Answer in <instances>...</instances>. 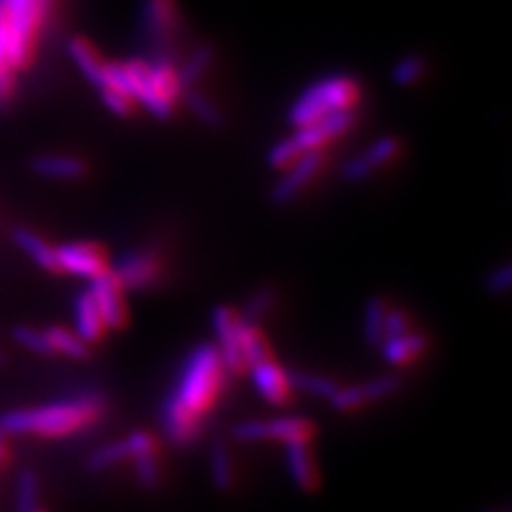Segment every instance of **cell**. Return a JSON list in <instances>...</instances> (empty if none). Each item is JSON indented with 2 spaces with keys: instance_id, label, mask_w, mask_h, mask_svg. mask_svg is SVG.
Here are the masks:
<instances>
[{
  "instance_id": "9a60e30c",
  "label": "cell",
  "mask_w": 512,
  "mask_h": 512,
  "mask_svg": "<svg viewBox=\"0 0 512 512\" xmlns=\"http://www.w3.org/2000/svg\"><path fill=\"white\" fill-rule=\"evenodd\" d=\"M88 291L103 316L107 331H118L128 323L126 291L111 271H105L103 276L88 282Z\"/></svg>"
},
{
  "instance_id": "4fadbf2b",
  "label": "cell",
  "mask_w": 512,
  "mask_h": 512,
  "mask_svg": "<svg viewBox=\"0 0 512 512\" xmlns=\"http://www.w3.org/2000/svg\"><path fill=\"white\" fill-rule=\"evenodd\" d=\"M355 122H357L355 111H338V114H331L308 126L295 128L293 139L297 141V146L303 154L314 152V150H325L329 143L346 137L352 128H355Z\"/></svg>"
},
{
  "instance_id": "e0dca14e",
  "label": "cell",
  "mask_w": 512,
  "mask_h": 512,
  "mask_svg": "<svg viewBox=\"0 0 512 512\" xmlns=\"http://www.w3.org/2000/svg\"><path fill=\"white\" fill-rule=\"evenodd\" d=\"M284 466H286L288 478H291L299 489L310 491L318 485L320 472H318L316 455L312 451L310 442L286 444L284 446Z\"/></svg>"
},
{
  "instance_id": "836d02e7",
  "label": "cell",
  "mask_w": 512,
  "mask_h": 512,
  "mask_svg": "<svg viewBox=\"0 0 512 512\" xmlns=\"http://www.w3.org/2000/svg\"><path fill=\"white\" fill-rule=\"evenodd\" d=\"M13 340L18 342L22 348L35 352V355H41V357L54 355L50 342H47L45 329H35V327L20 325V327L13 329Z\"/></svg>"
},
{
  "instance_id": "5b68a950",
  "label": "cell",
  "mask_w": 512,
  "mask_h": 512,
  "mask_svg": "<svg viewBox=\"0 0 512 512\" xmlns=\"http://www.w3.org/2000/svg\"><path fill=\"white\" fill-rule=\"evenodd\" d=\"M314 423L306 416L282 414L269 416V419H252L235 425L233 436L239 442H278L282 446L293 442H312L314 438Z\"/></svg>"
},
{
  "instance_id": "ba28073f",
  "label": "cell",
  "mask_w": 512,
  "mask_h": 512,
  "mask_svg": "<svg viewBox=\"0 0 512 512\" xmlns=\"http://www.w3.org/2000/svg\"><path fill=\"white\" fill-rule=\"evenodd\" d=\"M325 160H327L325 150H314L299 156L295 163L282 169L280 178L276 180L274 188H271V195H269L271 203L288 205L295 199H299L303 195V190H306L318 178V173L323 171Z\"/></svg>"
},
{
  "instance_id": "d4e9b609",
  "label": "cell",
  "mask_w": 512,
  "mask_h": 512,
  "mask_svg": "<svg viewBox=\"0 0 512 512\" xmlns=\"http://www.w3.org/2000/svg\"><path fill=\"white\" fill-rule=\"evenodd\" d=\"M402 152H404V146L402 141H399V137L382 135L376 141H372L370 146L361 152V156L365 158V163L374 169V173H378L382 169L391 167L395 160L402 156Z\"/></svg>"
},
{
  "instance_id": "ffe728a7",
  "label": "cell",
  "mask_w": 512,
  "mask_h": 512,
  "mask_svg": "<svg viewBox=\"0 0 512 512\" xmlns=\"http://www.w3.org/2000/svg\"><path fill=\"white\" fill-rule=\"evenodd\" d=\"M73 331L88 346L101 342L103 335L107 333L103 316H101L99 308H96V303H94L88 288L82 293H77L73 299Z\"/></svg>"
},
{
  "instance_id": "4dcf8cb0",
  "label": "cell",
  "mask_w": 512,
  "mask_h": 512,
  "mask_svg": "<svg viewBox=\"0 0 512 512\" xmlns=\"http://www.w3.org/2000/svg\"><path fill=\"white\" fill-rule=\"evenodd\" d=\"M15 508L18 512H32L39 508V476L35 470H22L15 487Z\"/></svg>"
},
{
  "instance_id": "484cf974",
  "label": "cell",
  "mask_w": 512,
  "mask_h": 512,
  "mask_svg": "<svg viewBox=\"0 0 512 512\" xmlns=\"http://www.w3.org/2000/svg\"><path fill=\"white\" fill-rule=\"evenodd\" d=\"M244 318V316H242ZM239 348H242L246 370L261 359L271 357V348L269 342L259 329V323H252V320H242V329H239Z\"/></svg>"
},
{
  "instance_id": "2e32d148",
  "label": "cell",
  "mask_w": 512,
  "mask_h": 512,
  "mask_svg": "<svg viewBox=\"0 0 512 512\" xmlns=\"http://www.w3.org/2000/svg\"><path fill=\"white\" fill-rule=\"evenodd\" d=\"M429 348V340L421 331L408 329L399 335H391V338L382 340L378 350L382 359L393 367H408L419 361Z\"/></svg>"
},
{
  "instance_id": "52a82bcc",
  "label": "cell",
  "mask_w": 512,
  "mask_h": 512,
  "mask_svg": "<svg viewBox=\"0 0 512 512\" xmlns=\"http://www.w3.org/2000/svg\"><path fill=\"white\" fill-rule=\"evenodd\" d=\"M180 22L182 11L178 0H141L139 26L156 54H167V47L178 35Z\"/></svg>"
},
{
  "instance_id": "ac0fdd59",
  "label": "cell",
  "mask_w": 512,
  "mask_h": 512,
  "mask_svg": "<svg viewBox=\"0 0 512 512\" xmlns=\"http://www.w3.org/2000/svg\"><path fill=\"white\" fill-rule=\"evenodd\" d=\"M67 50H69V56L77 67V71L82 73L96 90L103 88L107 82V62L109 60L103 58L99 47L84 37H73L67 45Z\"/></svg>"
},
{
  "instance_id": "30bf717a",
  "label": "cell",
  "mask_w": 512,
  "mask_h": 512,
  "mask_svg": "<svg viewBox=\"0 0 512 512\" xmlns=\"http://www.w3.org/2000/svg\"><path fill=\"white\" fill-rule=\"evenodd\" d=\"M158 444L150 431H133L120 440L103 444L90 453L88 468L92 472H107L118 468L120 463H131L139 455L156 453Z\"/></svg>"
},
{
  "instance_id": "f35d334b",
  "label": "cell",
  "mask_w": 512,
  "mask_h": 512,
  "mask_svg": "<svg viewBox=\"0 0 512 512\" xmlns=\"http://www.w3.org/2000/svg\"><path fill=\"white\" fill-rule=\"evenodd\" d=\"M7 438H9V436H5L3 431H0V466H3V463H7V459H9V446H7Z\"/></svg>"
},
{
  "instance_id": "ab89813d",
  "label": "cell",
  "mask_w": 512,
  "mask_h": 512,
  "mask_svg": "<svg viewBox=\"0 0 512 512\" xmlns=\"http://www.w3.org/2000/svg\"><path fill=\"white\" fill-rule=\"evenodd\" d=\"M5 363V355H3V350H0V365Z\"/></svg>"
},
{
  "instance_id": "9c48e42d",
  "label": "cell",
  "mask_w": 512,
  "mask_h": 512,
  "mask_svg": "<svg viewBox=\"0 0 512 512\" xmlns=\"http://www.w3.org/2000/svg\"><path fill=\"white\" fill-rule=\"evenodd\" d=\"M212 331H214V348L227 367L229 374L246 372V363L242 348H239V329H242V312L233 306H218L212 312Z\"/></svg>"
},
{
  "instance_id": "44dd1931",
  "label": "cell",
  "mask_w": 512,
  "mask_h": 512,
  "mask_svg": "<svg viewBox=\"0 0 512 512\" xmlns=\"http://www.w3.org/2000/svg\"><path fill=\"white\" fill-rule=\"evenodd\" d=\"M13 242L22 248L26 256H30V261H35L41 269L50 271V274H60L58 259H56V246H52L43 235L32 229H15L13 231Z\"/></svg>"
},
{
  "instance_id": "d590c367",
  "label": "cell",
  "mask_w": 512,
  "mask_h": 512,
  "mask_svg": "<svg viewBox=\"0 0 512 512\" xmlns=\"http://www.w3.org/2000/svg\"><path fill=\"white\" fill-rule=\"evenodd\" d=\"M276 306V293L271 288H259L250 295L246 301V308L242 310V316L246 320H252V323H259L263 316H267Z\"/></svg>"
},
{
  "instance_id": "f1b7e54d",
  "label": "cell",
  "mask_w": 512,
  "mask_h": 512,
  "mask_svg": "<svg viewBox=\"0 0 512 512\" xmlns=\"http://www.w3.org/2000/svg\"><path fill=\"white\" fill-rule=\"evenodd\" d=\"M186 103L192 114H195V118L207 128L218 131V128L224 126V111L218 107V103H214V99H210V96L201 92L199 88L186 90Z\"/></svg>"
},
{
  "instance_id": "83f0119b",
  "label": "cell",
  "mask_w": 512,
  "mask_h": 512,
  "mask_svg": "<svg viewBox=\"0 0 512 512\" xmlns=\"http://www.w3.org/2000/svg\"><path fill=\"white\" fill-rule=\"evenodd\" d=\"M427 75V60L421 54H406L391 67V82L397 88H412Z\"/></svg>"
},
{
  "instance_id": "e575fe53",
  "label": "cell",
  "mask_w": 512,
  "mask_h": 512,
  "mask_svg": "<svg viewBox=\"0 0 512 512\" xmlns=\"http://www.w3.org/2000/svg\"><path fill=\"white\" fill-rule=\"evenodd\" d=\"M299 156H303V152L299 150V146H297V141L293 139V135H288V137L276 141L274 146H271V148L267 150V165H269L271 169L282 171V169H286L291 163H295V160H297Z\"/></svg>"
},
{
  "instance_id": "cb8c5ba5",
  "label": "cell",
  "mask_w": 512,
  "mask_h": 512,
  "mask_svg": "<svg viewBox=\"0 0 512 512\" xmlns=\"http://www.w3.org/2000/svg\"><path fill=\"white\" fill-rule=\"evenodd\" d=\"M391 303L382 297H372L365 303L363 318H361V329L363 338L370 346H380L384 340V323H387V312Z\"/></svg>"
},
{
  "instance_id": "f546056e",
  "label": "cell",
  "mask_w": 512,
  "mask_h": 512,
  "mask_svg": "<svg viewBox=\"0 0 512 512\" xmlns=\"http://www.w3.org/2000/svg\"><path fill=\"white\" fill-rule=\"evenodd\" d=\"M210 476L218 489H229L235 483L233 455L224 444H216L210 453Z\"/></svg>"
},
{
  "instance_id": "603a6c76",
  "label": "cell",
  "mask_w": 512,
  "mask_h": 512,
  "mask_svg": "<svg viewBox=\"0 0 512 512\" xmlns=\"http://www.w3.org/2000/svg\"><path fill=\"white\" fill-rule=\"evenodd\" d=\"M45 335H47V342H50V346H52L54 355H64V357L75 359V361L88 359L90 346L82 338H79L73 329L52 325L45 329Z\"/></svg>"
},
{
  "instance_id": "8d00e7d4",
  "label": "cell",
  "mask_w": 512,
  "mask_h": 512,
  "mask_svg": "<svg viewBox=\"0 0 512 512\" xmlns=\"http://www.w3.org/2000/svg\"><path fill=\"white\" fill-rule=\"evenodd\" d=\"M510 286H512V267H510V263H502L498 267H493L489 274L485 276V288H487L489 295H495V297L506 295L510 291Z\"/></svg>"
},
{
  "instance_id": "4316f807",
  "label": "cell",
  "mask_w": 512,
  "mask_h": 512,
  "mask_svg": "<svg viewBox=\"0 0 512 512\" xmlns=\"http://www.w3.org/2000/svg\"><path fill=\"white\" fill-rule=\"evenodd\" d=\"M293 378V391L303 393L314 399H323V402H331L335 391L340 389V382L333 380L325 374H314V372H297L291 374Z\"/></svg>"
},
{
  "instance_id": "7402d4cb",
  "label": "cell",
  "mask_w": 512,
  "mask_h": 512,
  "mask_svg": "<svg viewBox=\"0 0 512 512\" xmlns=\"http://www.w3.org/2000/svg\"><path fill=\"white\" fill-rule=\"evenodd\" d=\"M214 62H216V47L210 43L199 45L180 67V82L184 86V92L190 88H197L201 79L205 77V73L212 69Z\"/></svg>"
},
{
  "instance_id": "5bb4252c",
  "label": "cell",
  "mask_w": 512,
  "mask_h": 512,
  "mask_svg": "<svg viewBox=\"0 0 512 512\" xmlns=\"http://www.w3.org/2000/svg\"><path fill=\"white\" fill-rule=\"evenodd\" d=\"M397 389H399L397 376H378L372 380L350 384V387H340L331 397L329 404L338 412H355L395 395Z\"/></svg>"
},
{
  "instance_id": "74e56055",
  "label": "cell",
  "mask_w": 512,
  "mask_h": 512,
  "mask_svg": "<svg viewBox=\"0 0 512 512\" xmlns=\"http://www.w3.org/2000/svg\"><path fill=\"white\" fill-rule=\"evenodd\" d=\"M412 329L410 327V318L408 314L402 310V308H393L389 306V312H387V323H384V340L391 338V335H399Z\"/></svg>"
},
{
  "instance_id": "d6a6232c",
  "label": "cell",
  "mask_w": 512,
  "mask_h": 512,
  "mask_svg": "<svg viewBox=\"0 0 512 512\" xmlns=\"http://www.w3.org/2000/svg\"><path fill=\"white\" fill-rule=\"evenodd\" d=\"M131 466L137 476V483L146 489H154L160 483V478H163V468H160L158 451L135 457L131 461Z\"/></svg>"
},
{
  "instance_id": "d6986e66",
  "label": "cell",
  "mask_w": 512,
  "mask_h": 512,
  "mask_svg": "<svg viewBox=\"0 0 512 512\" xmlns=\"http://www.w3.org/2000/svg\"><path fill=\"white\" fill-rule=\"evenodd\" d=\"M32 171L45 180L77 182L88 175V165L84 158L71 154H43L32 160Z\"/></svg>"
},
{
  "instance_id": "7c38bea8",
  "label": "cell",
  "mask_w": 512,
  "mask_h": 512,
  "mask_svg": "<svg viewBox=\"0 0 512 512\" xmlns=\"http://www.w3.org/2000/svg\"><path fill=\"white\" fill-rule=\"evenodd\" d=\"M246 372L254 391L271 406H286L295 393L291 374L274 359V355L252 363Z\"/></svg>"
},
{
  "instance_id": "7a4b0ae2",
  "label": "cell",
  "mask_w": 512,
  "mask_h": 512,
  "mask_svg": "<svg viewBox=\"0 0 512 512\" xmlns=\"http://www.w3.org/2000/svg\"><path fill=\"white\" fill-rule=\"evenodd\" d=\"M56 5L58 0H0V109L13 101Z\"/></svg>"
},
{
  "instance_id": "6da1fadb",
  "label": "cell",
  "mask_w": 512,
  "mask_h": 512,
  "mask_svg": "<svg viewBox=\"0 0 512 512\" xmlns=\"http://www.w3.org/2000/svg\"><path fill=\"white\" fill-rule=\"evenodd\" d=\"M227 374L214 344H199L190 350L160 408V425L167 440L186 446L199 438L205 419L224 391Z\"/></svg>"
},
{
  "instance_id": "277c9868",
  "label": "cell",
  "mask_w": 512,
  "mask_h": 512,
  "mask_svg": "<svg viewBox=\"0 0 512 512\" xmlns=\"http://www.w3.org/2000/svg\"><path fill=\"white\" fill-rule=\"evenodd\" d=\"M361 101V86L352 75L331 73L316 79L293 101L288 122L293 128L308 126L338 111H355Z\"/></svg>"
},
{
  "instance_id": "3957f363",
  "label": "cell",
  "mask_w": 512,
  "mask_h": 512,
  "mask_svg": "<svg viewBox=\"0 0 512 512\" xmlns=\"http://www.w3.org/2000/svg\"><path fill=\"white\" fill-rule=\"evenodd\" d=\"M103 414L105 402L101 395L79 393L35 408L11 410L0 416V431L5 436L67 438L90 429Z\"/></svg>"
},
{
  "instance_id": "8fae6325",
  "label": "cell",
  "mask_w": 512,
  "mask_h": 512,
  "mask_svg": "<svg viewBox=\"0 0 512 512\" xmlns=\"http://www.w3.org/2000/svg\"><path fill=\"white\" fill-rule=\"evenodd\" d=\"M56 259L60 274H69L92 282L109 271V259L103 246L96 242H69L56 246Z\"/></svg>"
},
{
  "instance_id": "1f68e13d",
  "label": "cell",
  "mask_w": 512,
  "mask_h": 512,
  "mask_svg": "<svg viewBox=\"0 0 512 512\" xmlns=\"http://www.w3.org/2000/svg\"><path fill=\"white\" fill-rule=\"evenodd\" d=\"M99 96H101V103L107 107V111H111V114L118 118H131L139 109L131 94H126L124 90L114 88V86L101 88Z\"/></svg>"
},
{
  "instance_id": "8992f818",
  "label": "cell",
  "mask_w": 512,
  "mask_h": 512,
  "mask_svg": "<svg viewBox=\"0 0 512 512\" xmlns=\"http://www.w3.org/2000/svg\"><path fill=\"white\" fill-rule=\"evenodd\" d=\"M109 271L126 293L148 291L163 276V259L152 248H133L122 252Z\"/></svg>"
}]
</instances>
